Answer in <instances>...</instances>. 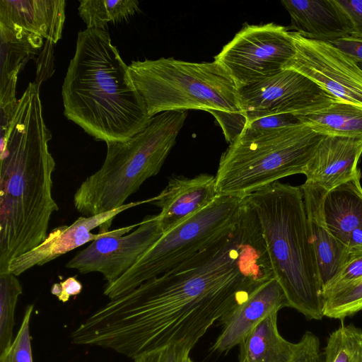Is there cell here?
Listing matches in <instances>:
<instances>
[{
	"mask_svg": "<svg viewBox=\"0 0 362 362\" xmlns=\"http://www.w3.org/2000/svg\"><path fill=\"white\" fill-rule=\"evenodd\" d=\"M274 277L259 224L243 212L192 257L110 299L71 332V342L133 359L181 342L194 347L214 322Z\"/></svg>",
	"mask_w": 362,
	"mask_h": 362,
	"instance_id": "6da1fadb",
	"label": "cell"
},
{
	"mask_svg": "<svg viewBox=\"0 0 362 362\" xmlns=\"http://www.w3.org/2000/svg\"><path fill=\"white\" fill-rule=\"evenodd\" d=\"M40 83L31 82L18 99L8 139L0 151V274L41 244L58 205L52 197L55 160L49 151Z\"/></svg>",
	"mask_w": 362,
	"mask_h": 362,
	"instance_id": "7a4b0ae2",
	"label": "cell"
},
{
	"mask_svg": "<svg viewBox=\"0 0 362 362\" xmlns=\"http://www.w3.org/2000/svg\"><path fill=\"white\" fill-rule=\"evenodd\" d=\"M62 95L65 117L105 143L130 139L151 119L106 30L78 32Z\"/></svg>",
	"mask_w": 362,
	"mask_h": 362,
	"instance_id": "3957f363",
	"label": "cell"
},
{
	"mask_svg": "<svg viewBox=\"0 0 362 362\" xmlns=\"http://www.w3.org/2000/svg\"><path fill=\"white\" fill-rule=\"evenodd\" d=\"M261 228L274 277L290 308L323 317V287L300 186L275 182L245 197Z\"/></svg>",
	"mask_w": 362,
	"mask_h": 362,
	"instance_id": "277c9868",
	"label": "cell"
},
{
	"mask_svg": "<svg viewBox=\"0 0 362 362\" xmlns=\"http://www.w3.org/2000/svg\"><path fill=\"white\" fill-rule=\"evenodd\" d=\"M187 116L185 110L160 112L130 139L107 142L102 166L74 194L78 212L92 216L125 204L146 180L160 172Z\"/></svg>",
	"mask_w": 362,
	"mask_h": 362,
	"instance_id": "5b68a950",
	"label": "cell"
},
{
	"mask_svg": "<svg viewBox=\"0 0 362 362\" xmlns=\"http://www.w3.org/2000/svg\"><path fill=\"white\" fill-rule=\"evenodd\" d=\"M129 71L151 117L187 110L241 113L238 88L216 61L197 63L161 57L132 61Z\"/></svg>",
	"mask_w": 362,
	"mask_h": 362,
	"instance_id": "8992f818",
	"label": "cell"
},
{
	"mask_svg": "<svg viewBox=\"0 0 362 362\" xmlns=\"http://www.w3.org/2000/svg\"><path fill=\"white\" fill-rule=\"evenodd\" d=\"M323 136L300 124L233 141L219 160L218 194L243 199L281 178L303 174Z\"/></svg>",
	"mask_w": 362,
	"mask_h": 362,
	"instance_id": "52a82bcc",
	"label": "cell"
},
{
	"mask_svg": "<svg viewBox=\"0 0 362 362\" xmlns=\"http://www.w3.org/2000/svg\"><path fill=\"white\" fill-rule=\"evenodd\" d=\"M243 199L219 194L213 202L162 237L124 274L106 284L110 300L178 266L208 247L237 222Z\"/></svg>",
	"mask_w": 362,
	"mask_h": 362,
	"instance_id": "ba28073f",
	"label": "cell"
},
{
	"mask_svg": "<svg viewBox=\"0 0 362 362\" xmlns=\"http://www.w3.org/2000/svg\"><path fill=\"white\" fill-rule=\"evenodd\" d=\"M291 32L269 23H245L214 57L238 88L264 81L284 69L295 54Z\"/></svg>",
	"mask_w": 362,
	"mask_h": 362,
	"instance_id": "9c48e42d",
	"label": "cell"
},
{
	"mask_svg": "<svg viewBox=\"0 0 362 362\" xmlns=\"http://www.w3.org/2000/svg\"><path fill=\"white\" fill-rule=\"evenodd\" d=\"M238 98L245 123L274 115L307 114L337 100L310 79L290 69L239 88Z\"/></svg>",
	"mask_w": 362,
	"mask_h": 362,
	"instance_id": "30bf717a",
	"label": "cell"
},
{
	"mask_svg": "<svg viewBox=\"0 0 362 362\" xmlns=\"http://www.w3.org/2000/svg\"><path fill=\"white\" fill-rule=\"evenodd\" d=\"M295 54L284 66L306 76L335 99L362 108V69L329 42L291 32Z\"/></svg>",
	"mask_w": 362,
	"mask_h": 362,
	"instance_id": "8fae6325",
	"label": "cell"
},
{
	"mask_svg": "<svg viewBox=\"0 0 362 362\" xmlns=\"http://www.w3.org/2000/svg\"><path fill=\"white\" fill-rule=\"evenodd\" d=\"M163 235L158 214L146 216L128 234L107 235L93 241L66 267L80 274L99 272L107 284L129 269Z\"/></svg>",
	"mask_w": 362,
	"mask_h": 362,
	"instance_id": "7c38bea8",
	"label": "cell"
},
{
	"mask_svg": "<svg viewBox=\"0 0 362 362\" xmlns=\"http://www.w3.org/2000/svg\"><path fill=\"white\" fill-rule=\"evenodd\" d=\"M147 200L125 204L114 210L92 216H81L70 226L54 228L36 247L15 258L9 272L17 276L35 266H42L90 241L107 235H124L139 223L109 230L115 218L125 210L147 202Z\"/></svg>",
	"mask_w": 362,
	"mask_h": 362,
	"instance_id": "4fadbf2b",
	"label": "cell"
},
{
	"mask_svg": "<svg viewBox=\"0 0 362 362\" xmlns=\"http://www.w3.org/2000/svg\"><path fill=\"white\" fill-rule=\"evenodd\" d=\"M286 307H290L287 296L274 277L219 320L223 327L212 351L223 354L240 345L260 322Z\"/></svg>",
	"mask_w": 362,
	"mask_h": 362,
	"instance_id": "5bb4252c",
	"label": "cell"
},
{
	"mask_svg": "<svg viewBox=\"0 0 362 362\" xmlns=\"http://www.w3.org/2000/svg\"><path fill=\"white\" fill-rule=\"evenodd\" d=\"M43 38L0 24V133L6 134L16 111L18 75L41 48Z\"/></svg>",
	"mask_w": 362,
	"mask_h": 362,
	"instance_id": "9a60e30c",
	"label": "cell"
},
{
	"mask_svg": "<svg viewBox=\"0 0 362 362\" xmlns=\"http://www.w3.org/2000/svg\"><path fill=\"white\" fill-rule=\"evenodd\" d=\"M216 177L206 173L194 177H171L166 187L151 202L160 209L158 214L163 233L173 229L218 196Z\"/></svg>",
	"mask_w": 362,
	"mask_h": 362,
	"instance_id": "2e32d148",
	"label": "cell"
},
{
	"mask_svg": "<svg viewBox=\"0 0 362 362\" xmlns=\"http://www.w3.org/2000/svg\"><path fill=\"white\" fill-rule=\"evenodd\" d=\"M362 139L324 136L308 163L306 180L327 192L360 174Z\"/></svg>",
	"mask_w": 362,
	"mask_h": 362,
	"instance_id": "e0dca14e",
	"label": "cell"
},
{
	"mask_svg": "<svg viewBox=\"0 0 362 362\" xmlns=\"http://www.w3.org/2000/svg\"><path fill=\"white\" fill-rule=\"evenodd\" d=\"M303 192L308 224L314 247L319 273L324 287L336 276L348 257V247L329 230L323 212L326 189L305 181Z\"/></svg>",
	"mask_w": 362,
	"mask_h": 362,
	"instance_id": "ac0fdd59",
	"label": "cell"
},
{
	"mask_svg": "<svg viewBox=\"0 0 362 362\" xmlns=\"http://www.w3.org/2000/svg\"><path fill=\"white\" fill-rule=\"evenodd\" d=\"M65 7L64 0H0V24L21 28L54 45L62 35Z\"/></svg>",
	"mask_w": 362,
	"mask_h": 362,
	"instance_id": "d6986e66",
	"label": "cell"
},
{
	"mask_svg": "<svg viewBox=\"0 0 362 362\" xmlns=\"http://www.w3.org/2000/svg\"><path fill=\"white\" fill-rule=\"evenodd\" d=\"M288 12L291 24L305 38L332 42L349 36V23L333 0H283Z\"/></svg>",
	"mask_w": 362,
	"mask_h": 362,
	"instance_id": "ffe728a7",
	"label": "cell"
},
{
	"mask_svg": "<svg viewBox=\"0 0 362 362\" xmlns=\"http://www.w3.org/2000/svg\"><path fill=\"white\" fill-rule=\"evenodd\" d=\"M360 178L361 173L329 190L323 202L324 216L329 230L346 245L352 231L362 228Z\"/></svg>",
	"mask_w": 362,
	"mask_h": 362,
	"instance_id": "44dd1931",
	"label": "cell"
},
{
	"mask_svg": "<svg viewBox=\"0 0 362 362\" xmlns=\"http://www.w3.org/2000/svg\"><path fill=\"white\" fill-rule=\"evenodd\" d=\"M239 346L238 362H289L295 344L280 334L277 313H273L260 322Z\"/></svg>",
	"mask_w": 362,
	"mask_h": 362,
	"instance_id": "7402d4cb",
	"label": "cell"
},
{
	"mask_svg": "<svg viewBox=\"0 0 362 362\" xmlns=\"http://www.w3.org/2000/svg\"><path fill=\"white\" fill-rule=\"evenodd\" d=\"M297 117L302 124L322 135L362 139V108L350 103L334 100Z\"/></svg>",
	"mask_w": 362,
	"mask_h": 362,
	"instance_id": "603a6c76",
	"label": "cell"
},
{
	"mask_svg": "<svg viewBox=\"0 0 362 362\" xmlns=\"http://www.w3.org/2000/svg\"><path fill=\"white\" fill-rule=\"evenodd\" d=\"M78 14L87 28L105 30L109 23L127 20L139 9L136 0H80Z\"/></svg>",
	"mask_w": 362,
	"mask_h": 362,
	"instance_id": "cb8c5ba5",
	"label": "cell"
},
{
	"mask_svg": "<svg viewBox=\"0 0 362 362\" xmlns=\"http://www.w3.org/2000/svg\"><path fill=\"white\" fill-rule=\"evenodd\" d=\"M324 351L325 362H362V329L341 325L329 334Z\"/></svg>",
	"mask_w": 362,
	"mask_h": 362,
	"instance_id": "d4e9b609",
	"label": "cell"
},
{
	"mask_svg": "<svg viewBox=\"0 0 362 362\" xmlns=\"http://www.w3.org/2000/svg\"><path fill=\"white\" fill-rule=\"evenodd\" d=\"M23 286L11 273L0 274V354L13 341L14 316Z\"/></svg>",
	"mask_w": 362,
	"mask_h": 362,
	"instance_id": "484cf974",
	"label": "cell"
},
{
	"mask_svg": "<svg viewBox=\"0 0 362 362\" xmlns=\"http://www.w3.org/2000/svg\"><path fill=\"white\" fill-rule=\"evenodd\" d=\"M362 310V278L323 295V315L344 320Z\"/></svg>",
	"mask_w": 362,
	"mask_h": 362,
	"instance_id": "4316f807",
	"label": "cell"
},
{
	"mask_svg": "<svg viewBox=\"0 0 362 362\" xmlns=\"http://www.w3.org/2000/svg\"><path fill=\"white\" fill-rule=\"evenodd\" d=\"M34 309L28 305L18 331L10 346L0 354V362H33L30 335V323Z\"/></svg>",
	"mask_w": 362,
	"mask_h": 362,
	"instance_id": "83f0119b",
	"label": "cell"
},
{
	"mask_svg": "<svg viewBox=\"0 0 362 362\" xmlns=\"http://www.w3.org/2000/svg\"><path fill=\"white\" fill-rule=\"evenodd\" d=\"M300 124L302 123L296 115L280 114L269 115L246 122L240 134L235 140L240 141H247L281 128Z\"/></svg>",
	"mask_w": 362,
	"mask_h": 362,
	"instance_id": "f1b7e54d",
	"label": "cell"
},
{
	"mask_svg": "<svg viewBox=\"0 0 362 362\" xmlns=\"http://www.w3.org/2000/svg\"><path fill=\"white\" fill-rule=\"evenodd\" d=\"M192 348L181 342L144 353L133 360L134 362H187Z\"/></svg>",
	"mask_w": 362,
	"mask_h": 362,
	"instance_id": "f546056e",
	"label": "cell"
},
{
	"mask_svg": "<svg viewBox=\"0 0 362 362\" xmlns=\"http://www.w3.org/2000/svg\"><path fill=\"white\" fill-rule=\"evenodd\" d=\"M362 278V254L348 255L336 276L324 287L323 295Z\"/></svg>",
	"mask_w": 362,
	"mask_h": 362,
	"instance_id": "4dcf8cb0",
	"label": "cell"
},
{
	"mask_svg": "<svg viewBox=\"0 0 362 362\" xmlns=\"http://www.w3.org/2000/svg\"><path fill=\"white\" fill-rule=\"evenodd\" d=\"M289 362H325L318 337L311 332H305L300 341L295 344Z\"/></svg>",
	"mask_w": 362,
	"mask_h": 362,
	"instance_id": "1f68e13d",
	"label": "cell"
},
{
	"mask_svg": "<svg viewBox=\"0 0 362 362\" xmlns=\"http://www.w3.org/2000/svg\"><path fill=\"white\" fill-rule=\"evenodd\" d=\"M346 17L349 36L362 40V0H333Z\"/></svg>",
	"mask_w": 362,
	"mask_h": 362,
	"instance_id": "d6a6232c",
	"label": "cell"
},
{
	"mask_svg": "<svg viewBox=\"0 0 362 362\" xmlns=\"http://www.w3.org/2000/svg\"><path fill=\"white\" fill-rule=\"evenodd\" d=\"M81 290V282L75 277H69L60 283L54 284L51 288V293L60 301L66 303L71 296L78 295Z\"/></svg>",
	"mask_w": 362,
	"mask_h": 362,
	"instance_id": "836d02e7",
	"label": "cell"
},
{
	"mask_svg": "<svg viewBox=\"0 0 362 362\" xmlns=\"http://www.w3.org/2000/svg\"><path fill=\"white\" fill-rule=\"evenodd\" d=\"M329 42L351 57L357 64H362L361 39L347 36Z\"/></svg>",
	"mask_w": 362,
	"mask_h": 362,
	"instance_id": "e575fe53",
	"label": "cell"
},
{
	"mask_svg": "<svg viewBox=\"0 0 362 362\" xmlns=\"http://www.w3.org/2000/svg\"><path fill=\"white\" fill-rule=\"evenodd\" d=\"M187 362H193V361L191 360V358H189Z\"/></svg>",
	"mask_w": 362,
	"mask_h": 362,
	"instance_id": "d590c367",
	"label": "cell"
},
{
	"mask_svg": "<svg viewBox=\"0 0 362 362\" xmlns=\"http://www.w3.org/2000/svg\"><path fill=\"white\" fill-rule=\"evenodd\" d=\"M358 64L362 69V64Z\"/></svg>",
	"mask_w": 362,
	"mask_h": 362,
	"instance_id": "8d00e7d4",
	"label": "cell"
}]
</instances>
